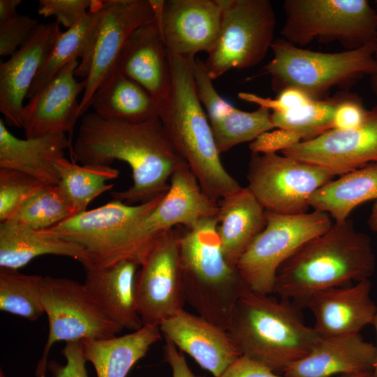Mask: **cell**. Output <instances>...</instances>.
<instances>
[{
    "instance_id": "6",
    "label": "cell",
    "mask_w": 377,
    "mask_h": 377,
    "mask_svg": "<svg viewBox=\"0 0 377 377\" xmlns=\"http://www.w3.org/2000/svg\"><path fill=\"white\" fill-rule=\"evenodd\" d=\"M375 41L339 52H320L296 46L283 38L271 45L273 57L265 66L276 93L298 88L314 99L334 87L350 84L364 75L377 74Z\"/></svg>"
},
{
    "instance_id": "10",
    "label": "cell",
    "mask_w": 377,
    "mask_h": 377,
    "mask_svg": "<svg viewBox=\"0 0 377 377\" xmlns=\"http://www.w3.org/2000/svg\"><path fill=\"white\" fill-rule=\"evenodd\" d=\"M42 297L49 331L36 377H45L48 355L56 342L105 339L124 329L103 313L84 284L72 279L44 276Z\"/></svg>"
},
{
    "instance_id": "39",
    "label": "cell",
    "mask_w": 377,
    "mask_h": 377,
    "mask_svg": "<svg viewBox=\"0 0 377 377\" xmlns=\"http://www.w3.org/2000/svg\"><path fill=\"white\" fill-rule=\"evenodd\" d=\"M94 2V0H40L38 13L45 17L54 16L58 24L70 29L87 14Z\"/></svg>"
},
{
    "instance_id": "40",
    "label": "cell",
    "mask_w": 377,
    "mask_h": 377,
    "mask_svg": "<svg viewBox=\"0 0 377 377\" xmlns=\"http://www.w3.org/2000/svg\"><path fill=\"white\" fill-rule=\"evenodd\" d=\"M240 99L256 103L272 110V112H283L311 103L314 98L304 91L296 87H287L278 93L276 97L265 98L255 94L240 92L238 94Z\"/></svg>"
},
{
    "instance_id": "51",
    "label": "cell",
    "mask_w": 377,
    "mask_h": 377,
    "mask_svg": "<svg viewBox=\"0 0 377 377\" xmlns=\"http://www.w3.org/2000/svg\"><path fill=\"white\" fill-rule=\"evenodd\" d=\"M374 57L377 61V37L375 40V47H374Z\"/></svg>"
},
{
    "instance_id": "8",
    "label": "cell",
    "mask_w": 377,
    "mask_h": 377,
    "mask_svg": "<svg viewBox=\"0 0 377 377\" xmlns=\"http://www.w3.org/2000/svg\"><path fill=\"white\" fill-rule=\"evenodd\" d=\"M220 31L204 62L212 80L232 68L254 66L263 60L274 42L276 16L268 0H219Z\"/></svg>"
},
{
    "instance_id": "13",
    "label": "cell",
    "mask_w": 377,
    "mask_h": 377,
    "mask_svg": "<svg viewBox=\"0 0 377 377\" xmlns=\"http://www.w3.org/2000/svg\"><path fill=\"white\" fill-rule=\"evenodd\" d=\"M159 204L131 228L125 243L126 259L140 265L152 244L166 232L178 226L191 230L203 219L216 216L218 201L202 191L188 165L176 170Z\"/></svg>"
},
{
    "instance_id": "35",
    "label": "cell",
    "mask_w": 377,
    "mask_h": 377,
    "mask_svg": "<svg viewBox=\"0 0 377 377\" xmlns=\"http://www.w3.org/2000/svg\"><path fill=\"white\" fill-rule=\"evenodd\" d=\"M74 214L58 185L45 184L26 200L9 221L47 230Z\"/></svg>"
},
{
    "instance_id": "5",
    "label": "cell",
    "mask_w": 377,
    "mask_h": 377,
    "mask_svg": "<svg viewBox=\"0 0 377 377\" xmlns=\"http://www.w3.org/2000/svg\"><path fill=\"white\" fill-rule=\"evenodd\" d=\"M216 216L184 228L180 267L186 302L204 318L227 330L238 298L250 290L236 267L226 260L217 232Z\"/></svg>"
},
{
    "instance_id": "24",
    "label": "cell",
    "mask_w": 377,
    "mask_h": 377,
    "mask_svg": "<svg viewBox=\"0 0 377 377\" xmlns=\"http://www.w3.org/2000/svg\"><path fill=\"white\" fill-rule=\"evenodd\" d=\"M140 266L134 260L124 259L103 267H83V284L95 303L111 320L133 331L143 327L135 295Z\"/></svg>"
},
{
    "instance_id": "38",
    "label": "cell",
    "mask_w": 377,
    "mask_h": 377,
    "mask_svg": "<svg viewBox=\"0 0 377 377\" xmlns=\"http://www.w3.org/2000/svg\"><path fill=\"white\" fill-rule=\"evenodd\" d=\"M39 24L36 18L19 13L0 22V55L11 56L30 39Z\"/></svg>"
},
{
    "instance_id": "18",
    "label": "cell",
    "mask_w": 377,
    "mask_h": 377,
    "mask_svg": "<svg viewBox=\"0 0 377 377\" xmlns=\"http://www.w3.org/2000/svg\"><path fill=\"white\" fill-rule=\"evenodd\" d=\"M79 64L75 60L65 66L24 105L21 121L26 138L68 133L71 142L80 117L77 97L86 86L75 77Z\"/></svg>"
},
{
    "instance_id": "53",
    "label": "cell",
    "mask_w": 377,
    "mask_h": 377,
    "mask_svg": "<svg viewBox=\"0 0 377 377\" xmlns=\"http://www.w3.org/2000/svg\"><path fill=\"white\" fill-rule=\"evenodd\" d=\"M1 377H5V376H1Z\"/></svg>"
},
{
    "instance_id": "36",
    "label": "cell",
    "mask_w": 377,
    "mask_h": 377,
    "mask_svg": "<svg viewBox=\"0 0 377 377\" xmlns=\"http://www.w3.org/2000/svg\"><path fill=\"white\" fill-rule=\"evenodd\" d=\"M339 98L315 99L306 105L286 112H272V122L274 128L297 133L302 141L316 138L333 129V115Z\"/></svg>"
},
{
    "instance_id": "21",
    "label": "cell",
    "mask_w": 377,
    "mask_h": 377,
    "mask_svg": "<svg viewBox=\"0 0 377 377\" xmlns=\"http://www.w3.org/2000/svg\"><path fill=\"white\" fill-rule=\"evenodd\" d=\"M371 290L368 279L313 294L305 308L313 314V328L318 334L322 337L356 334L372 324L377 304L371 297Z\"/></svg>"
},
{
    "instance_id": "3",
    "label": "cell",
    "mask_w": 377,
    "mask_h": 377,
    "mask_svg": "<svg viewBox=\"0 0 377 377\" xmlns=\"http://www.w3.org/2000/svg\"><path fill=\"white\" fill-rule=\"evenodd\" d=\"M226 331L242 355L279 375L307 355L320 337L293 302L251 290L235 302Z\"/></svg>"
},
{
    "instance_id": "19",
    "label": "cell",
    "mask_w": 377,
    "mask_h": 377,
    "mask_svg": "<svg viewBox=\"0 0 377 377\" xmlns=\"http://www.w3.org/2000/svg\"><path fill=\"white\" fill-rule=\"evenodd\" d=\"M61 33L57 22L40 24L30 39L1 63L0 112L10 125L22 128L24 99Z\"/></svg>"
},
{
    "instance_id": "27",
    "label": "cell",
    "mask_w": 377,
    "mask_h": 377,
    "mask_svg": "<svg viewBox=\"0 0 377 377\" xmlns=\"http://www.w3.org/2000/svg\"><path fill=\"white\" fill-rule=\"evenodd\" d=\"M44 255L72 258L82 266L88 263L80 246L49 229H34L14 221L0 223V268L18 271Z\"/></svg>"
},
{
    "instance_id": "20",
    "label": "cell",
    "mask_w": 377,
    "mask_h": 377,
    "mask_svg": "<svg viewBox=\"0 0 377 377\" xmlns=\"http://www.w3.org/2000/svg\"><path fill=\"white\" fill-rule=\"evenodd\" d=\"M161 334L202 369L219 377L242 354L228 332L184 309L159 325Z\"/></svg>"
},
{
    "instance_id": "11",
    "label": "cell",
    "mask_w": 377,
    "mask_h": 377,
    "mask_svg": "<svg viewBox=\"0 0 377 377\" xmlns=\"http://www.w3.org/2000/svg\"><path fill=\"white\" fill-rule=\"evenodd\" d=\"M165 194L138 205L112 199L99 207L74 214L49 230L84 249L88 259L84 266L106 267L125 259V243L131 228L149 214Z\"/></svg>"
},
{
    "instance_id": "7",
    "label": "cell",
    "mask_w": 377,
    "mask_h": 377,
    "mask_svg": "<svg viewBox=\"0 0 377 377\" xmlns=\"http://www.w3.org/2000/svg\"><path fill=\"white\" fill-rule=\"evenodd\" d=\"M282 38L303 47L316 38L352 50L377 37V14L366 0H286Z\"/></svg>"
},
{
    "instance_id": "50",
    "label": "cell",
    "mask_w": 377,
    "mask_h": 377,
    "mask_svg": "<svg viewBox=\"0 0 377 377\" xmlns=\"http://www.w3.org/2000/svg\"><path fill=\"white\" fill-rule=\"evenodd\" d=\"M339 377H371V373L341 375Z\"/></svg>"
},
{
    "instance_id": "16",
    "label": "cell",
    "mask_w": 377,
    "mask_h": 377,
    "mask_svg": "<svg viewBox=\"0 0 377 377\" xmlns=\"http://www.w3.org/2000/svg\"><path fill=\"white\" fill-rule=\"evenodd\" d=\"M168 52L186 59L209 53L219 34L222 9L219 0H151Z\"/></svg>"
},
{
    "instance_id": "14",
    "label": "cell",
    "mask_w": 377,
    "mask_h": 377,
    "mask_svg": "<svg viewBox=\"0 0 377 377\" xmlns=\"http://www.w3.org/2000/svg\"><path fill=\"white\" fill-rule=\"evenodd\" d=\"M181 227L170 230L155 241L137 272L135 295L143 326H159L184 310L179 251L184 228Z\"/></svg>"
},
{
    "instance_id": "31",
    "label": "cell",
    "mask_w": 377,
    "mask_h": 377,
    "mask_svg": "<svg viewBox=\"0 0 377 377\" xmlns=\"http://www.w3.org/2000/svg\"><path fill=\"white\" fill-rule=\"evenodd\" d=\"M372 200L377 201V163L326 183L311 195L309 207L342 222L357 206Z\"/></svg>"
},
{
    "instance_id": "17",
    "label": "cell",
    "mask_w": 377,
    "mask_h": 377,
    "mask_svg": "<svg viewBox=\"0 0 377 377\" xmlns=\"http://www.w3.org/2000/svg\"><path fill=\"white\" fill-rule=\"evenodd\" d=\"M281 153L320 167L334 177L377 163V105L369 110L365 121L358 128L331 129Z\"/></svg>"
},
{
    "instance_id": "33",
    "label": "cell",
    "mask_w": 377,
    "mask_h": 377,
    "mask_svg": "<svg viewBox=\"0 0 377 377\" xmlns=\"http://www.w3.org/2000/svg\"><path fill=\"white\" fill-rule=\"evenodd\" d=\"M43 277L0 268V309L36 320L44 313L42 297Z\"/></svg>"
},
{
    "instance_id": "37",
    "label": "cell",
    "mask_w": 377,
    "mask_h": 377,
    "mask_svg": "<svg viewBox=\"0 0 377 377\" xmlns=\"http://www.w3.org/2000/svg\"><path fill=\"white\" fill-rule=\"evenodd\" d=\"M44 185L22 172L0 168V223L12 219L22 203Z\"/></svg>"
},
{
    "instance_id": "34",
    "label": "cell",
    "mask_w": 377,
    "mask_h": 377,
    "mask_svg": "<svg viewBox=\"0 0 377 377\" xmlns=\"http://www.w3.org/2000/svg\"><path fill=\"white\" fill-rule=\"evenodd\" d=\"M209 124L220 154L241 143L252 142L263 133L275 128L270 110L263 107L252 112L233 107Z\"/></svg>"
},
{
    "instance_id": "25",
    "label": "cell",
    "mask_w": 377,
    "mask_h": 377,
    "mask_svg": "<svg viewBox=\"0 0 377 377\" xmlns=\"http://www.w3.org/2000/svg\"><path fill=\"white\" fill-rule=\"evenodd\" d=\"M73 147L65 133L47 134L18 138L0 119V168L27 174L45 184L57 185L59 181L55 164L65 158L64 151Z\"/></svg>"
},
{
    "instance_id": "42",
    "label": "cell",
    "mask_w": 377,
    "mask_h": 377,
    "mask_svg": "<svg viewBox=\"0 0 377 377\" xmlns=\"http://www.w3.org/2000/svg\"><path fill=\"white\" fill-rule=\"evenodd\" d=\"M62 353L66 360L65 365L54 361L48 362L47 369L52 377H88L82 341L66 342Z\"/></svg>"
},
{
    "instance_id": "1",
    "label": "cell",
    "mask_w": 377,
    "mask_h": 377,
    "mask_svg": "<svg viewBox=\"0 0 377 377\" xmlns=\"http://www.w3.org/2000/svg\"><path fill=\"white\" fill-rule=\"evenodd\" d=\"M72 154L83 165L126 163L132 171L133 184L110 195L128 205L145 203L164 195L172 174L188 165L169 139L159 117L129 122L105 118L94 112L85 114Z\"/></svg>"
},
{
    "instance_id": "49",
    "label": "cell",
    "mask_w": 377,
    "mask_h": 377,
    "mask_svg": "<svg viewBox=\"0 0 377 377\" xmlns=\"http://www.w3.org/2000/svg\"><path fill=\"white\" fill-rule=\"evenodd\" d=\"M371 87L377 96V74L370 77Z\"/></svg>"
},
{
    "instance_id": "41",
    "label": "cell",
    "mask_w": 377,
    "mask_h": 377,
    "mask_svg": "<svg viewBox=\"0 0 377 377\" xmlns=\"http://www.w3.org/2000/svg\"><path fill=\"white\" fill-rule=\"evenodd\" d=\"M368 113L369 110L358 97L340 95L334 112L333 129L345 131L358 128L365 121Z\"/></svg>"
},
{
    "instance_id": "23",
    "label": "cell",
    "mask_w": 377,
    "mask_h": 377,
    "mask_svg": "<svg viewBox=\"0 0 377 377\" xmlns=\"http://www.w3.org/2000/svg\"><path fill=\"white\" fill-rule=\"evenodd\" d=\"M376 346L359 334L322 337L302 359L290 366L284 377H332L372 373Z\"/></svg>"
},
{
    "instance_id": "52",
    "label": "cell",
    "mask_w": 377,
    "mask_h": 377,
    "mask_svg": "<svg viewBox=\"0 0 377 377\" xmlns=\"http://www.w3.org/2000/svg\"><path fill=\"white\" fill-rule=\"evenodd\" d=\"M375 6H376V8H374V9H375V10L376 12V14H377V1H375Z\"/></svg>"
},
{
    "instance_id": "9",
    "label": "cell",
    "mask_w": 377,
    "mask_h": 377,
    "mask_svg": "<svg viewBox=\"0 0 377 377\" xmlns=\"http://www.w3.org/2000/svg\"><path fill=\"white\" fill-rule=\"evenodd\" d=\"M267 223L240 257L236 268L249 288L273 294L279 267L309 240L332 226L330 216L314 210L301 214H281L266 210Z\"/></svg>"
},
{
    "instance_id": "43",
    "label": "cell",
    "mask_w": 377,
    "mask_h": 377,
    "mask_svg": "<svg viewBox=\"0 0 377 377\" xmlns=\"http://www.w3.org/2000/svg\"><path fill=\"white\" fill-rule=\"evenodd\" d=\"M302 141L297 133L288 130L276 128L267 131L251 142L249 145L251 153L277 154L290 149Z\"/></svg>"
},
{
    "instance_id": "4",
    "label": "cell",
    "mask_w": 377,
    "mask_h": 377,
    "mask_svg": "<svg viewBox=\"0 0 377 377\" xmlns=\"http://www.w3.org/2000/svg\"><path fill=\"white\" fill-rule=\"evenodd\" d=\"M168 53L172 87L168 99L160 108L158 117L202 191L219 201L242 186L221 162L208 117L196 93L192 71L195 58Z\"/></svg>"
},
{
    "instance_id": "29",
    "label": "cell",
    "mask_w": 377,
    "mask_h": 377,
    "mask_svg": "<svg viewBox=\"0 0 377 377\" xmlns=\"http://www.w3.org/2000/svg\"><path fill=\"white\" fill-rule=\"evenodd\" d=\"M158 326L144 325L121 337L82 341L87 361L94 367L97 377H126L133 365L161 338Z\"/></svg>"
},
{
    "instance_id": "12",
    "label": "cell",
    "mask_w": 377,
    "mask_h": 377,
    "mask_svg": "<svg viewBox=\"0 0 377 377\" xmlns=\"http://www.w3.org/2000/svg\"><path fill=\"white\" fill-rule=\"evenodd\" d=\"M334 176L326 170L277 154L251 153L246 186L265 210L307 213L309 199Z\"/></svg>"
},
{
    "instance_id": "44",
    "label": "cell",
    "mask_w": 377,
    "mask_h": 377,
    "mask_svg": "<svg viewBox=\"0 0 377 377\" xmlns=\"http://www.w3.org/2000/svg\"><path fill=\"white\" fill-rule=\"evenodd\" d=\"M219 377H284L268 367L241 355Z\"/></svg>"
},
{
    "instance_id": "2",
    "label": "cell",
    "mask_w": 377,
    "mask_h": 377,
    "mask_svg": "<svg viewBox=\"0 0 377 377\" xmlns=\"http://www.w3.org/2000/svg\"><path fill=\"white\" fill-rule=\"evenodd\" d=\"M375 267L369 237L357 231L351 220L335 222L279 267L273 294L302 309L313 294L368 279Z\"/></svg>"
},
{
    "instance_id": "46",
    "label": "cell",
    "mask_w": 377,
    "mask_h": 377,
    "mask_svg": "<svg viewBox=\"0 0 377 377\" xmlns=\"http://www.w3.org/2000/svg\"><path fill=\"white\" fill-rule=\"evenodd\" d=\"M21 0H0V22L8 20L14 17Z\"/></svg>"
},
{
    "instance_id": "32",
    "label": "cell",
    "mask_w": 377,
    "mask_h": 377,
    "mask_svg": "<svg viewBox=\"0 0 377 377\" xmlns=\"http://www.w3.org/2000/svg\"><path fill=\"white\" fill-rule=\"evenodd\" d=\"M59 181L58 186L75 214L87 210L96 197L111 190L108 181L119 177V170L110 165H77L63 158L55 164Z\"/></svg>"
},
{
    "instance_id": "28",
    "label": "cell",
    "mask_w": 377,
    "mask_h": 377,
    "mask_svg": "<svg viewBox=\"0 0 377 377\" xmlns=\"http://www.w3.org/2000/svg\"><path fill=\"white\" fill-rule=\"evenodd\" d=\"M103 1H95L87 14L74 26L60 34L49 58L36 75L27 98L30 99L61 69L69 63L81 59L75 71V76L87 77L92 52L98 35Z\"/></svg>"
},
{
    "instance_id": "48",
    "label": "cell",
    "mask_w": 377,
    "mask_h": 377,
    "mask_svg": "<svg viewBox=\"0 0 377 377\" xmlns=\"http://www.w3.org/2000/svg\"><path fill=\"white\" fill-rule=\"evenodd\" d=\"M371 325H373L375 328L377 337V311ZM371 377H377V344L376 346V362L373 371L371 373Z\"/></svg>"
},
{
    "instance_id": "22",
    "label": "cell",
    "mask_w": 377,
    "mask_h": 377,
    "mask_svg": "<svg viewBox=\"0 0 377 377\" xmlns=\"http://www.w3.org/2000/svg\"><path fill=\"white\" fill-rule=\"evenodd\" d=\"M114 71L145 88L160 108L168 99L172 75L156 17L131 34L119 56Z\"/></svg>"
},
{
    "instance_id": "30",
    "label": "cell",
    "mask_w": 377,
    "mask_h": 377,
    "mask_svg": "<svg viewBox=\"0 0 377 377\" xmlns=\"http://www.w3.org/2000/svg\"><path fill=\"white\" fill-rule=\"evenodd\" d=\"M91 107L103 117L129 122L145 121L160 113V105L145 88L117 71L94 91Z\"/></svg>"
},
{
    "instance_id": "47",
    "label": "cell",
    "mask_w": 377,
    "mask_h": 377,
    "mask_svg": "<svg viewBox=\"0 0 377 377\" xmlns=\"http://www.w3.org/2000/svg\"><path fill=\"white\" fill-rule=\"evenodd\" d=\"M368 223L370 228L377 233V201L375 202L372 207Z\"/></svg>"
},
{
    "instance_id": "45",
    "label": "cell",
    "mask_w": 377,
    "mask_h": 377,
    "mask_svg": "<svg viewBox=\"0 0 377 377\" xmlns=\"http://www.w3.org/2000/svg\"><path fill=\"white\" fill-rule=\"evenodd\" d=\"M164 360L172 371V377H203L195 375L189 368L182 351L169 341L163 346Z\"/></svg>"
},
{
    "instance_id": "15",
    "label": "cell",
    "mask_w": 377,
    "mask_h": 377,
    "mask_svg": "<svg viewBox=\"0 0 377 377\" xmlns=\"http://www.w3.org/2000/svg\"><path fill=\"white\" fill-rule=\"evenodd\" d=\"M100 27L91 54L86 86L80 105V116L99 85L114 71L119 56L129 36L156 17L151 0L103 1Z\"/></svg>"
},
{
    "instance_id": "26",
    "label": "cell",
    "mask_w": 377,
    "mask_h": 377,
    "mask_svg": "<svg viewBox=\"0 0 377 377\" xmlns=\"http://www.w3.org/2000/svg\"><path fill=\"white\" fill-rule=\"evenodd\" d=\"M217 232L228 263L236 267L242 254L263 230L266 210L247 187L218 201Z\"/></svg>"
}]
</instances>
